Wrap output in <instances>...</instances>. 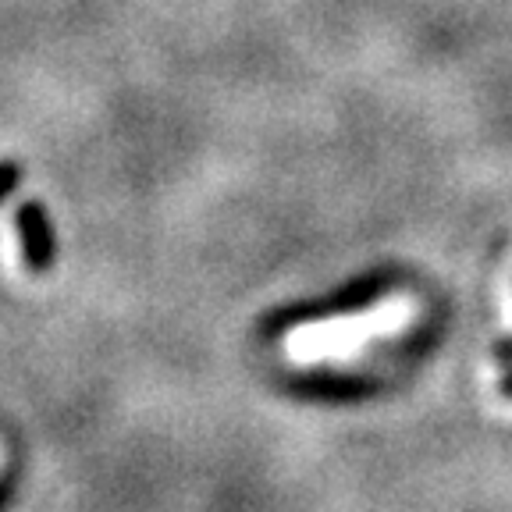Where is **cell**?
<instances>
[{
	"instance_id": "cell-1",
	"label": "cell",
	"mask_w": 512,
	"mask_h": 512,
	"mask_svg": "<svg viewBox=\"0 0 512 512\" xmlns=\"http://www.w3.org/2000/svg\"><path fill=\"white\" fill-rule=\"evenodd\" d=\"M409 320V303H388L367 317L352 320H324V324H306L288 338V352L296 360H320V356H342V352L360 349L367 338L384 331L402 328Z\"/></svg>"
},
{
	"instance_id": "cell-2",
	"label": "cell",
	"mask_w": 512,
	"mask_h": 512,
	"mask_svg": "<svg viewBox=\"0 0 512 512\" xmlns=\"http://www.w3.org/2000/svg\"><path fill=\"white\" fill-rule=\"evenodd\" d=\"M18 239H22V260L32 274H47L54 267V232L40 203L29 200L18 210Z\"/></svg>"
},
{
	"instance_id": "cell-3",
	"label": "cell",
	"mask_w": 512,
	"mask_h": 512,
	"mask_svg": "<svg viewBox=\"0 0 512 512\" xmlns=\"http://www.w3.org/2000/svg\"><path fill=\"white\" fill-rule=\"evenodd\" d=\"M15 185H18V164L4 160V164H0V203H4L11 192H15Z\"/></svg>"
},
{
	"instance_id": "cell-4",
	"label": "cell",
	"mask_w": 512,
	"mask_h": 512,
	"mask_svg": "<svg viewBox=\"0 0 512 512\" xmlns=\"http://www.w3.org/2000/svg\"><path fill=\"white\" fill-rule=\"evenodd\" d=\"M498 395H502V399H509V402H512V370L502 377V384H498Z\"/></svg>"
},
{
	"instance_id": "cell-5",
	"label": "cell",
	"mask_w": 512,
	"mask_h": 512,
	"mask_svg": "<svg viewBox=\"0 0 512 512\" xmlns=\"http://www.w3.org/2000/svg\"><path fill=\"white\" fill-rule=\"evenodd\" d=\"M495 356H498L502 363H509V360H512V342H502V345H498Z\"/></svg>"
}]
</instances>
